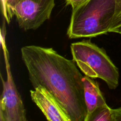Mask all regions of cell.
I'll list each match as a JSON object with an SVG mask.
<instances>
[{
    "label": "cell",
    "instance_id": "1",
    "mask_svg": "<svg viewBox=\"0 0 121 121\" xmlns=\"http://www.w3.org/2000/svg\"><path fill=\"white\" fill-rule=\"evenodd\" d=\"M21 53L34 88L41 86L47 89L71 121H85L83 76L75 61L66 59L53 48L26 46L21 48Z\"/></svg>",
    "mask_w": 121,
    "mask_h": 121
},
{
    "label": "cell",
    "instance_id": "2",
    "mask_svg": "<svg viewBox=\"0 0 121 121\" xmlns=\"http://www.w3.org/2000/svg\"><path fill=\"white\" fill-rule=\"evenodd\" d=\"M116 5L117 0H86L72 8L68 37L92 38L109 33Z\"/></svg>",
    "mask_w": 121,
    "mask_h": 121
},
{
    "label": "cell",
    "instance_id": "3",
    "mask_svg": "<svg viewBox=\"0 0 121 121\" xmlns=\"http://www.w3.org/2000/svg\"><path fill=\"white\" fill-rule=\"evenodd\" d=\"M70 48L73 60L85 75L104 80L111 89L118 87L119 70L104 48L90 40L72 43Z\"/></svg>",
    "mask_w": 121,
    "mask_h": 121
},
{
    "label": "cell",
    "instance_id": "4",
    "mask_svg": "<svg viewBox=\"0 0 121 121\" xmlns=\"http://www.w3.org/2000/svg\"><path fill=\"white\" fill-rule=\"evenodd\" d=\"M1 44L7 70V80L2 82V93L0 102V121H27L24 105L19 94L11 72L8 52L3 32H1Z\"/></svg>",
    "mask_w": 121,
    "mask_h": 121
},
{
    "label": "cell",
    "instance_id": "5",
    "mask_svg": "<svg viewBox=\"0 0 121 121\" xmlns=\"http://www.w3.org/2000/svg\"><path fill=\"white\" fill-rule=\"evenodd\" d=\"M54 6L55 0H18L14 16L20 28L36 30L49 20Z\"/></svg>",
    "mask_w": 121,
    "mask_h": 121
},
{
    "label": "cell",
    "instance_id": "6",
    "mask_svg": "<svg viewBox=\"0 0 121 121\" xmlns=\"http://www.w3.org/2000/svg\"><path fill=\"white\" fill-rule=\"evenodd\" d=\"M32 100L50 121H71L68 115L54 96L41 86L30 91Z\"/></svg>",
    "mask_w": 121,
    "mask_h": 121
},
{
    "label": "cell",
    "instance_id": "7",
    "mask_svg": "<svg viewBox=\"0 0 121 121\" xmlns=\"http://www.w3.org/2000/svg\"><path fill=\"white\" fill-rule=\"evenodd\" d=\"M93 79L86 75L83 78L84 96L87 108V115L85 121H88L91 116L97 109L107 105L104 94L99 88L98 83Z\"/></svg>",
    "mask_w": 121,
    "mask_h": 121
},
{
    "label": "cell",
    "instance_id": "8",
    "mask_svg": "<svg viewBox=\"0 0 121 121\" xmlns=\"http://www.w3.org/2000/svg\"><path fill=\"white\" fill-rule=\"evenodd\" d=\"M111 110L108 105L99 108L93 112L88 121H112Z\"/></svg>",
    "mask_w": 121,
    "mask_h": 121
},
{
    "label": "cell",
    "instance_id": "9",
    "mask_svg": "<svg viewBox=\"0 0 121 121\" xmlns=\"http://www.w3.org/2000/svg\"><path fill=\"white\" fill-rule=\"evenodd\" d=\"M18 1V0H1L2 14L8 24L14 17V8Z\"/></svg>",
    "mask_w": 121,
    "mask_h": 121
},
{
    "label": "cell",
    "instance_id": "10",
    "mask_svg": "<svg viewBox=\"0 0 121 121\" xmlns=\"http://www.w3.org/2000/svg\"><path fill=\"white\" fill-rule=\"evenodd\" d=\"M121 26V0H117L116 11L113 21L109 29V33L115 28Z\"/></svg>",
    "mask_w": 121,
    "mask_h": 121
},
{
    "label": "cell",
    "instance_id": "11",
    "mask_svg": "<svg viewBox=\"0 0 121 121\" xmlns=\"http://www.w3.org/2000/svg\"><path fill=\"white\" fill-rule=\"evenodd\" d=\"M112 121H121V107L111 110Z\"/></svg>",
    "mask_w": 121,
    "mask_h": 121
},
{
    "label": "cell",
    "instance_id": "12",
    "mask_svg": "<svg viewBox=\"0 0 121 121\" xmlns=\"http://www.w3.org/2000/svg\"><path fill=\"white\" fill-rule=\"evenodd\" d=\"M85 1L86 0H66V2L67 5H70L72 7V8H73L76 7L78 5L80 4L82 2Z\"/></svg>",
    "mask_w": 121,
    "mask_h": 121
},
{
    "label": "cell",
    "instance_id": "13",
    "mask_svg": "<svg viewBox=\"0 0 121 121\" xmlns=\"http://www.w3.org/2000/svg\"><path fill=\"white\" fill-rule=\"evenodd\" d=\"M111 33H119V34H121V26H119V27H117V28H115V29H113V30L112 31Z\"/></svg>",
    "mask_w": 121,
    "mask_h": 121
}]
</instances>
